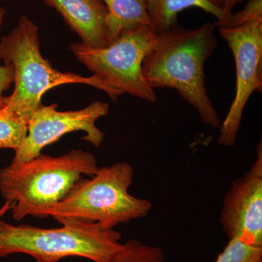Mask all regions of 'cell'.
Masks as SVG:
<instances>
[{
	"mask_svg": "<svg viewBox=\"0 0 262 262\" xmlns=\"http://www.w3.org/2000/svg\"><path fill=\"white\" fill-rule=\"evenodd\" d=\"M214 24L196 29L174 26L157 36L144 57L143 77L151 89H175L207 125L220 128L222 120L206 85L204 66L218 42Z\"/></svg>",
	"mask_w": 262,
	"mask_h": 262,
	"instance_id": "6da1fadb",
	"label": "cell"
},
{
	"mask_svg": "<svg viewBox=\"0 0 262 262\" xmlns=\"http://www.w3.org/2000/svg\"><path fill=\"white\" fill-rule=\"evenodd\" d=\"M98 169L95 155L82 149L58 157L41 153L0 169V193L14 205L11 211L15 220L27 215L44 219L46 211L61 201L83 176L93 177Z\"/></svg>",
	"mask_w": 262,
	"mask_h": 262,
	"instance_id": "7a4b0ae2",
	"label": "cell"
},
{
	"mask_svg": "<svg viewBox=\"0 0 262 262\" xmlns=\"http://www.w3.org/2000/svg\"><path fill=\"white\" fill-rule=\"evenodd\" d=\"M0 59L14 70V90L6 96L3 108L13 116L28 122L42 103L43 95L64 84H84L101 90L116 101L121 96L97 76L82 77L60 72L41 54L39 28L22 15L11 32L0 40Z\"/></svg>",
	"mask_w": 262,
	"mask_h": 262,
	"instance_id": "3957f363",
	"label": "cell"
},
{
	"mask_svg": "<svg viewBox=\"0 0 262 262\" xmlns=\"http://www.w3.org/2000/svg\"><path fill=\"white\" fill-rule=\"evenodd\" d=\"M56 220L61 227L15 226L2 220L0 258L24 253L37 262H58L71 256L107 262L121 247V232L99 222L65 218Z\"/></svg>",
	"mask_w": 262,
	"mask_h": 262,
	"instance_id": "277c9868",
	"label": "cell"
},
{
	"mask_svg": "<svg viewBox=\"0 0 262 262\" xmlns=\"http://www.w3.org/2000/svg\"><path fill=\"white\" fill-rule=\"evenodd\" d=\"M134 169L127 163L99 168L91 179L79 181L67 196L46 211L52 216L99 222L107 228L146 217L152 203L128 192Z\"/></svg>",
	"mask_w": 262,
	"mask_h": 262,
	"instance_id": "5b68a950",
	"label": "cell"
},
{
	"mask_svg": "<svg viewBox=\"0 0 262 262\" xmlns=\"http://www.w3.org/2000/svg\"><path fill=\"white\" fill-rule=\"evenodd\" d=\"M158 34L148 26H139L122 31L108 46L91 48L77 42L71 51L94 75L120 95L130 96L156 103L155 90L143 77L144 57L154 46Z\"/></svg>",
	"mask_w": 262,
	"mask_h": 262,
	"instance_id": "8992f818",
	"label": "cell"
},
{
	"mask_svg": "<svg viewBox=\"0 0 262 262\" xmlns=\"http://www.w3.org/2000/svg\"><path fill=\"white\" fill-rule=\"evenodd\" d=\"M218 29L232 51L235 63V96L221 124L219 138L221 145L229 147L235 144L250 96L254 91H262V18Z\"/></svg>",
	"mask_w": 262,
	"mask_h": 262,
	"instance_id": "52a82bcc",
	"label": "cell"
},
{
	"mask_svg": "<svg viewBox=\"0 0 262 262\" xmlns=\"http://www.w3.org/2000/svg\"><path fill=\"white\" fill-rule=\"evenodd\" d=\"M58 104L41 105L33 113L27 122V136L23 144L15 151L11 163L19 164L39 156L46 146L51 145L70 133L83 131L82 139L93 146L99 147L104 139V134L98 128V119L108 115L107 103L95 101L82 110L58 111Z\"/></svg>",
	"mask_w": 262,
	"mask_h": 262,
	"instance_id": "ba28073f",
	"label": "cell"
},
{
	"mask_svg": "<svg viewBox=\"0 0 262 262\" xmlns=\"http://www.w3.org/2000/svg\"><path fill=\"white\" fill-rule=\"evenodd\" d=\"M221 223L229 239L262 247V144L249 170L232 182L224 198Z\"/></svg>",
	"mask_w": 262,
	"mask_h": 262,
	"instance_id": "9c48e42d",
	"label": "cell"
},
{
	"mask_svg": "<svg viewBox=\"0 0 262 262\" xmlns=\"http://www.w3.org/2000/svg\"><path fill=\"white\" fill-rule=\"evenodd\" d=\"M42 1L61 15L84 46L101 48L110 44L106 27L108 11L101 0Z\"/></svg>",
	"mask_w": 262,
	"mask_h": 262,
	"instance_id": "30bf717a",
	"label": "cell"
},
{
	"mask_svg": "<svg viewBox=\"0 0 262 262\" xmlns=\"http://www.w3.org/2000/svg\"><path fill=\"white\" fill-rule=\"evenodd\" d=\"M198 8L217 18L215 27L225 25L230 17L208 0H147V13L157 34L166 32L177 24L179 13L187 8Z\"/></svg>",
	"mask_w": 262,
	"mask_h": 262,
	"instance_id": "8fae6325",
	"label": "cell"
},
{
	"mask_svg": "<svg viewBox=\"0 0 262 262\" xmlns=\"http://www.w3.org/2000/svg\"><path fill=\"white\" fill-rule=\"evenodd\" d=\"M106 5L108 37L110 43L123 30L148 26L151 27L147 13V0H101ZM152 28V27H151Z\"/></svg>",
	"mask_w": 262,
	"mask_h": 262,
	"instance_id": "7c38bea8",
	"label": "cell"
},
{
	"mask_svg": "<svg viewBox=\"0 0 262 262\" xmlns=\"http://www.w3.org/2000/svg\"><path fill=\"white\" fill-rule=\"evenodd\" d=\"M107 262H165V255L161 248L130 239Z\"/></svg>",
	"mask_w": 262,
	"mask_h": 262,
	"instance_id": "4fadbf2b",
	"label": "cell"
},
{
	"mask_svg": "<svg viewBox=\"0 0 262 262\" xmlns=\"http://www.w3.org/2000/svg\"><path fill=\"white\" fill-rule=\"evenodd\" d=\"M27 122L0 108V149L16 151L27 136Z\"/></svg>",
	"mask_w": 262,
	"mask_h": 262,
	"instance_id": "5bb4252c",
	"label": "cell"
},
{
	"mask_svg": "<svg viewBox=\"0 0 262 262\" xmlns=\"http://www.w3.org/2000/svg\"><path fill=\"white\" fill-rule=\"evenodd\" d=\"M261 257L262 247L251 246L237 239H229L215 262H258Z\"/></svg>",
	"mask_w": 262,
	"mask_h": 262,
	"instance_id": "9a60e30c",
	"label": "cell"
},
{
	"mask_svg": "<svg viewBox=\"0 0 262 262\" xmlns=\"http://www.w3.org/2000/svg\"><path fill=\"white\" fill-rule=\"evenodd\" d=\"M258 18H262V0H249L244 10L235 14L232 13L229 21L220 27H235L248 20Z\"/></svg>",
	"mask_w": 262,
	"mask_h": 262,
	"instance_id": "2e32d148",
	"label": "cell"
},
{
	"mask_svg": "<svg viewBox=\"0 0 262 262\" xmlns=\"http://www.w3.org/2000/svg\"><path fill=\"white\" fill-rule=\"evenodd\" d=\"M6 11L3 8H0V31L4 21ZM14 70L10 64H0V108L5 107L6 96L4 94L10 89V86L14 82Z\"/></svg>",
	"mask_w": 262,
	"mask_h": 262,
	"instance_id": "e0dca14e",
	"label": "cell"
},
{
	"mask_svg": "<svg viewBox=\"0 0 262 262\" xmlns=\"http://www.w3.org/2000/svg\"><path fill=\"white\" fill-rule=\"evenodd\" d=\"M243 0H225L222 10L227 16L231 17L232 14V10L236 5L241 3Z\"/></svg>",
	"mask_w": 262,
	"mask_h": 262,
	"instance_id": "ac0fdd59",
	"label": "cell"
},
{
	"mask_svg": "<svg viewBox=\"0 0 262 262\" xmlns=\"http://www.w3.org/2000/svg\"><path fill=\"white\" fill-rule=\"evenodd\" d=\"M211 4L215 5L217 8H221L222 9V6H223L225 0H208Z\"/></svg>",
	"mask_w": 262,
	"mask_h": 262,
	"instance_id": "d6986e66",
	"label": "cell"
},
{
	"mask_svg": "<svg viewBox=\"0 0 262 262\" xmlns=\"http://www.w3.org/2000/svg\"><path fill=\"white\" fill-rule=\"evenodd\" d=\"M258 262H262V259L261 260H260L259 261H258Z\"/></svg>",
	"mask_w": 262,
	"mask_h": 262,
	"instance_id": "ffe728a7",
	"label": "cell"
},
{
	"mask_svg": "<svg viewBox=\"0 0 262 262\" xmlns=\"http://www.w3.org/2000/svg\"><path fill=\"white\" fill-rule=\"evenodd\" d=\"M1 1H5V0H0V2Z\"/></svg>",
	"mask_w": 262,
	"mask_h": 262,
	"instance_id": "44dd1931",
	"label": "cell"
}]
</instances>
